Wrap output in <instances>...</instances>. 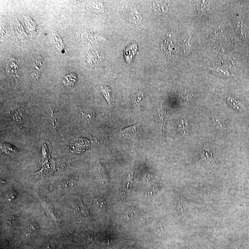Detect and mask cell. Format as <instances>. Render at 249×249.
Returning a JSON list of instances; mask_svg holds the SVG:
<instances>
[{"label":"cell","instance_id":"cell-1","mask_svg":"<svg viewBox=\"0 0 249 249\" xmlns=\"http://www.w3.org/2000/svg\"><path fill=\"white\" fill-rule=\"evenodd\" d=\"M19 66L18 61L14 58L10 59L6 66L5 70L6 74L12 78L17 79L19 76Z\"/></svg>","mask_w":249,"mask_h":249},{"label":"cell","instance_id":"cell-2","mask_svg":"<svg viewBox=\"0 0 249 249\" xmlns=\"http://www.w3.org/2000/svg\"><path fill=\"white\" fill-rule=\"evenodd\" d=\"M212 121L215 128L218 133L221 134H225L226 133V128L225 123L223 120H222L217 116H213L212 118Z\"/></svg>","mask_w":249,"mask_h":249},{"label":"cell","instance_id":"cell-3","mask_svg":"<svg viewBox=\"0 0 249 249\" xmlns=\"http://www.w3.org/2000/svg\"><path fill=\"white\" fill-rule=\"evenodd\" d=\"M137 124L129 126L120 130V135L121 137H131L135 136L137 132Z\"/></svg>","mask_w":249,"mask_h":249},{"label":"cell","instance_id":"cell-4","mask_svg":"<svg viewBox=\"0 0 249 249\" xmlns=\"http://www.w3.org/2000/svg\"><path fill=\"white\" fill-rule=\"evenodd\" d=\"M52 40L54 45L58 49L59 51L61 53H64V45L63 43L62 39L61 38L58 33L56 31L53 32Z\"/></svg>","mask_w":249,"mask_h":249},{"label":"cell","instance_id":"cell-5","mask_svg":"<svg viewBox=\"0 0 249 249\" xmlns=\"http://www.w3.org/2000/svg\"><path fill=\"white\" fill-rule=\"evenodd\" d=\"M77 75L74 73H71L65 77L63 83L65 87L68 88L74 87L77 80Z\"/></svg>","mask_w":249,"mask_h":249},{"label":"cell","instance_id":"cell-6","mask_svg":"<svg viewBox=\"0 0 249 249\" xmlns=\"http://www.w3.org/2000/svg\"><path fill=\"white\" fill-rule=\"evenodd\" d=\"M43 64L40 61L36 60L32 65L31 75L32 77L35 79L39 78L40 71L42 69Z\"/></svg>","mask_w":249,"mask_h":249},{"label":"cell","instance_id":"cell-7","mask_svg":"<svg viewBox=\"0 0 249 249\" xmlns=\"http://www.w3.org/2000/svg\"><path fill=\"white\" fill-rule=\"evenodd\" d=\"M227 101L230 106L238 112H242L246 109V107L239 101H237L234 98H227Z\"/></svg>","mask_w":249,"mask_h":249},{"label":"cell","instance_id":"cell-8","mask_svg":"<svg viewBox=\"0 0 249 249\" xmlns=\"http://www.w3.org/2000/svg\"><path fill=\"white\" fill-rule=\"evenodd\" d=\"M94 205L98 211L101 212H104L106 209V202L103 198L99 197L95 199Z\"/></svg>","mask_w":249,"mask_h":249},{"label":"cell","instance_id":"cell-9","mask_svg":"<svg viewBox=\"0 0 249 249\" xmlns=\"http://www.w3.org/2000/svg\"><path fill=\"white\" fill-rule=\"evenodd\" d=\"M201 157L202 160L207 162H213L215 161L212 151L209 149L204 150L201 153Z\"/></svg>","mask_w":249,"mask_h":249},{"label":"cell","instance_id":"cell-10","mask_svg":"<svg viewBox=\"0 0 249 249\" xmlns=\"http://www.w3.org/2000/svg\"><path fill=\"white\" fill-rule=\"evenodd\" d=\"M178 128L182 134L187 135L190 130V126L186 120L181 119L179 121Z\"/></svg>","mask_w":249,"mask_h":249},{"label":"cell","instance_id":"cell-11","mask_svg":"<svg viewBox=\"0 0 249 249\" xmlns=\"http://www.w3.org/2000/svg\"><path fill=\"white\" fill-rule=\"evenodd\" d=\"M3 151L7 155H13L18 152L17 150L14 146L8 144H3L1 146Z\"/></svg>","mask_w":249,"mask_h":249},{"label":"cell","instance_id":"cell-12","mask_svg":"<svg viewBox=\"0 0 249 249\" xmlns=\"http://www.w3.org/2000/svg\"><path fill=\"white\" fill-rule=\"evenodd\" d=\"M100 90H101V93L103 94V95L108 102V104H110L111 100V90L107 86H101Z\"/></svg>","mask_w":249,"mask_h":249},{"label":"cell","instance_id":"cell-13","mask_svg":"<svg viewBox=\"0 0 249 249\" xmlns=\"http://www.w3.org/2000/svg\"><path fill=\"white\" fill-rule=\"evenodd\" d=\"M162 49H164V51L166 53L167 55L168 56H170L172 55L173 52V45L172 44H170L169 42H164L162 45Z\"/></svg>","mask_w":249,"mask_h":249},{"label":"cell","instance_id":"cell-14","mask_svg":"<svg viewBox=\"0 0 249 249\" xmlns=\"http://www.w3.org/2000/svg\"><path fill=\"white\" fill-rule=\"evenodd\" d=\"M142 96H143V94L141 92H139L135 96L134 102V105L135 108L136 109L138 108L139 107V103H140V101L142 99Z\"/></svg>","mask_w":249,"mask_h":249},{"label":"cell","instance_id":"cell-15","mask_svg":"<svg viewBox=\"0 0 249 249\" xmlns=\"http://www.w3.org/2000/svg\"><path fill=\"white\" fill-rule=\"evenodd\" d=\"M136 213V210L134 208L129 209H127L125 212V215L127 218L132 219L133 217L134 216L135 213Z\"/></svg>","mask_w":249,"mask_h":249},{"label":"cell","instance_id":"cell-16","mask_svg":"<svg viewBox=\"0 0 249 249\" xmlns=\"http://www.w3.org/2000/svg\"><path fill=\"white\" fill-rule=\"evenodd\" d=\"M29 17H27V19H26V25H27V27L30 30H35V25H31V23L32 22V21L31 19H30V20L28 19Z\"/></svg>","mask_w":249,"mask_h":249},{"label":"cell","instance_id":"cell-17","mask_svg":"<svg viewBox=\"0 0 249 249\" xmlns=\"http://www.w3.org/2000/svg\"><path fill=\"white\" fill-rule=\"evenodd\" d=\"M10 192L9 193V194H8V200L9 201H11L12 199H13V198H15L17 195L16 192L15 191H10Z\"/></svg>","mask_w":249,"mask_h":249}]
</instances>
